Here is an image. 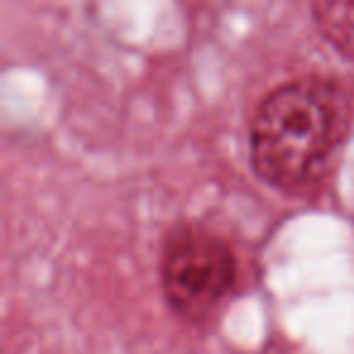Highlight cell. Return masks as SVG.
<instances>
[{
  "label": "cell",
  "mask_w": 354,
  "mask_h": 354,
  "mask_svg": "<svg viewBox=\"0 0 354 354\" xmlns=\"http://www.w3.org/2000/svg\"><path fill=\"white\" fill-rule=\"evenodd\" d=\"M349 127V95L335 78L304 75L274 88L250 124V162L270 187L296 192L330 165Z\"/></svg>",
  "instance_id": "cell-1"
},
{
  "label": "cell",
  "mask_w": 354,
  "mask_h": 354,
  "mask_svg": "<svg viewBox=\"0 0 354 354\" xmlns=\"http://www.w3.org/2000/svg\"><path fill=\"white\" fill-rule=\"evenodd\" d=\"M313 15L330 44L354 59V3H315Z\"/></svg>",
  "instance_id": "cell-3"
},
{
  "label": "cell",
  "mask_w": 354,
  "mask_h": 354,
  "mask_svg": "<svg viewBox=\"0 0 354 354\" xmlns=\"http://www.w3.org/2000/svg\"><path fill=\"white\" fill-rule=\"evenodd\" d=\"M238 262L221 236L199 226L172 231L160 255V286L172 313L202 323L231 296Z\"/></svg>",
  "instance_id": "cell-2"
}]
</instances>
